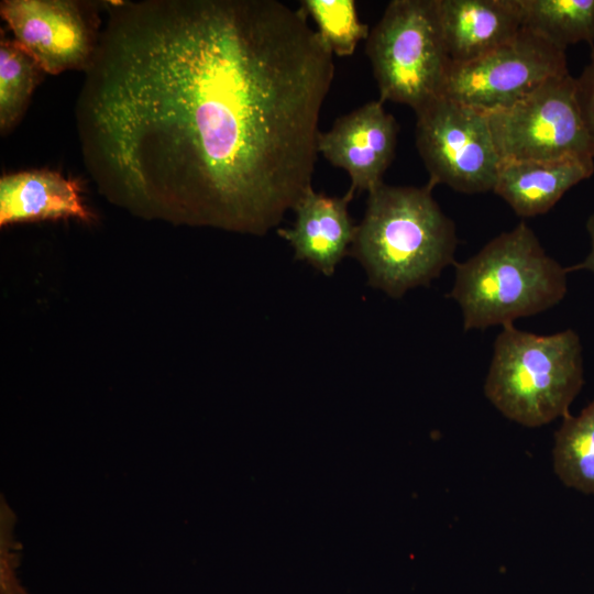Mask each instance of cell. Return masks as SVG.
<instances>
[{
    "mask_svg": "<svg viewBox=\"0 0 594 594\" xmlns=\"http://www.w3.org/2000/svg\"><path fill=\"white\" fill-rule=\"evenodd\" d=\"M576 80V96L585 127L594 142V47Z\"/></svg>",
    "mask_w": 594,
    "mask_h": 594,
    "instance_id": "d6986e66",
    "label": "cell"
},
{
    "mask_svg": "<svg viewBox=\"0 0 594 594\" xmlns=\"http://www.w3.org/2000/svg\"><path fill=\"white\" fill-rule=\"evenodd\" d=\"M522 25L557 46L594 43V0H519Z\"/></svg>",
    "mask_w": 594,
    "mask_h": 594,
    "instance_id": "2e32d148",
    "label": "cell"
},
{
    "mask_svg": "<svg viewBox=\"0 0 594 594\" xmlns=\"http://www.w3.org/2000/svg\"><path fill=\"white\" fill-rule=\"evenodd\" d=\"M91 218L82 204L78 183L52 170L6 174L0 179V224Z\"/></svg>",
    "mask_w": 594,
    "mask_h": 594,
    "instance_id": "5bb4252c",
    "label": "cell"
},
{
    "mask_svg": "<svg viewBox=\"0 0 594 594\" xmlns=\"http://www.w3.org/2000/svg\"><path fill=\"white\" fill-rule=\"evenodd\" d=\"M380 99L336 120L318 136V153L351 179L349 194L370 193L383 183L397 145L398 124Z\"/></svg>",
    "mask_w": 594,
    "mask_h": 594,
    "instance_id": "30bf717a",
    "label": "cell"
},
{
    "mask_svg": "<svg viewBox=\"0 0 594 594\" xmlns=\"http://www.w3.org/2000/svg\"><path fill=\"white\" fill-rule=\"evenodd\" d=\"M353 196H327L309 188L293 208L296 218L290 228L277 234L294 250V257L330 277L337 265L350 254L358 226L348 206Z\"/></svg>",
    "mask_w": 594,
    "mask_h": 594,
    "instance_id": "8fae6325",
    "label": "cell"
},
{
    "mask_svg": "<svg viewBox=\"0 0 594 594\" xmlns=\"http://www.w3.org/2000/svg\"><path fill=\"white\" fill-rule=\"evenodd\" d=\"M299 7L316 22L332 54L350 56L369 37V26L359 20L353 0H302Z\"/></svg>",
    "mask_w": 594,
    "mask_h": 594,
    "instance_id": "ac0fdd59",
    "label": "cell"
},
{
    "mask_svg": "<svg viewBox=\"0 0 594 594\" xmlns=\"http://www.w3.org/2000/svg\"><path fill=\"white\" fill-rule=\"evenodd\" d=\"M584 384L579 334L540 336L502 327L494 342L484 394L506 418L536 428L568 416Z\"/></svg>",
    "mask_w": 594,
    "mask_h": 594,
    "instance_id": "277c9868",
    "label": "cell"
},
{
    "mask_svg": "<svg viewBox=\"0 0 594 594\" xmlns=\"http://www.w3.org/2000/svg\"><path fill=\"white\" fill-rule=\"evenodd\" d=\"M450 64L476 59L524 28L519 0H436Z\"/></svg>",
    "mask_w": 594,
    "mask_h": 594,
    "instance_id": "7c38bea8",
    "label": "cell"
},
{
    "mask_svg": "<svg viewBox=\"0 0 594 594\" xmlns=\"http://www.w3.org/2000/svg\"><path fill=\"white\" fill-rule=\"evenodd\" d=\"M552 460L565 486L594 495V399L578 416L562 418L554 433Z\"/></svg>",
    "mask_w": 594,
    "mask_h": 594,
    "instance_id": "9a60e30c",
    "label": "cell"
},
{
    "mask_svg": "<svg viewBox=\"0 0 594 594\" xmlns=\"http://www.w3.org/2000/svg\"><path fill=\"white\" fill-rule=\"evenodd\" d=\"M565 50L522 28L509 42L450 64L441 96L483 112L507 108L550 78L568 74Z\"/></svg>",
    "mask_w": 594,
    "mask_h": 594,
    "instance_id": "ba28073f",
    "label": "cell"
},
{
    "mask_svg": "<svg viewBox=\"0 0 594 594\" xmlns=\"http://www.w3.org/2000/svg\"><path fill=\"white\" fill-rule=\"evenodd\" d=\"M457 228L429 185L380 184L369 193L350 254L363 266L367 284L400 298L429 286L455 263Z\"/></svg>",
    "mask_w": 594,
    "mask_h": 594,
    "instance_id": "7a4b0ae2",
    "label": "cell"
},
{
    "mask_svg": "<svg viewBox=\"0 0 594 594\" xmlns=\"http://www.w3.org/2000/svg\"><path fill=\"white\" fill-rule=\"evenodd\" d=\"M454 267L450 297L461 308L465 331L540 314L559 304L568 289V270L546 253L525 222Z\"/></svg>",
    "mask_w": 594,
    "mask_h": 594,
    "instance_id": "3957f363",
    "label": "cell"
},
{
    "mask_svg": "<svg viewBox=\"0 0 594 594\" xmlns=\"http://www.w3.org/2000/svg\"><path fill=\"white\" fill-rule=\"evenodd\" d=\"M77 118L86 165L146 215L263 235L311 188L333 54L276 0L110 3Z\"/></svg>",
    "mask_w": 594,
    "mask_h": 594,
    "instance_id": "6da1fadb",
    "label": "cell"
},
{
    "mask_svg": "<svg viewBox=\"0 0 594 594\" xmlns=\"http://www.w3.org/2000/svg\"><path fill=\"white\" fill-rule=\"evenodd\" d=\"M501 161L594 160L569 73L550 78L514 105L486 112Z\"/></svg>",
    "mask_w": 594,
    "mask_h": 594,
    "instance_id": "8992f818",
    "label": "cell"
},
{
    "mask_svg": "<svg viewBox=\"0 0 594 594\" xmlns=\"http://www.w3.org/2000/svg\"><path fill=\"white\" fill-rule=\"evenodd\" d=\"M0 13L14 41L44 73L86 69L99 42L97 22L82 4L66 0H4Z\"/></svg>",
    "mask_w": 594,
    "mask_h": 594,
    "instance_id": "9c48e42d",
    "label": "cell"
},
{
    "mask_svg": "<svg viewBox=\"0 0 594 594\" xmlns=\"http://www.w3.org/2000/svg\"><path fill=\"white\" fill-rule=\"evenodd\" d=\"M44 72L14 41H0V129L10 130L22 116Z\"/></svg>",
    "mask_w": 594,
    "mask_h": 594,
    "instance_id": "e0dca14e",
    "label": "cell"
},
{
    "mask_svg": "<svg viewBox=\"0 0 594 594\" xmlns=\"http://www.w3.org/2000/svg\"><path fill=\"white\" fill-rule=\"evenodd\" d=\"M586 230L591 241V249L587 256L581 262L571 267H568V272L585 270L594 274V213H592L586 221Z\"/></svg>",
    "mask_w": 594,
    "mask_h": 594,
    "instance_id": "ffe728a7",
    "label": "cell"
},
{
    "mask_svg": "<svg viewBox=\"0 0 594 594\" xmlns=\"http://www.w3.org/2000/svg\"><path fill=\"white\" fill-rule=\"evenodd\" d=\"M415 113L427 185L442 184L463 194L493 191L501 158L486 112L440 95Z\"/></svg>",
    "mask_w": 594,
    "mask_h": 594,
    "instance_id": "52a82bcc",
    "label": "cell"
},
{
    "mask_svg": "<svg viewBox=\"0 0 594 594\" xmlns=\"http://www.w3.org/2000/svg\"><path fill=\"white\" fill-rule=\"evenodd\" d=\"M594 173V160L501 161L493 191L515 213L531 218L548 212L562 196Z\"/></svg>",
    "mask_w": 594,
    "mask_h": 594,
    "instance_id": "4fadbf2b",
    "label": "cell"
},
{
    "mask_svg": "<svg viewBox=\"0 0 594 594\" xmlns=\"http://www.w3.org/2000/svg\"><path fill=\"white\" fill-rule=\"evenodd\" d=\"M382 102L417 111L441 95L450 65L436 0H393L366 38Z\"/></svg>",
    "mask_w": 594,
    "mask_h": 594,
    "instance_id": "5b68a950",
    "label": "cell"
}]
</instances>
